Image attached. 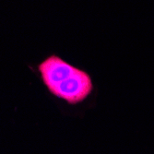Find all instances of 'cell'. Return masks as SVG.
<instances>
[{
  "mask_svg": "<svg viewBox=\"0 0 154 154\" xmlns=\"http://www.w3.org/2000/svg\"><path fill=\"white\" fill-rule=\"evenodd\" d=\"M41 79L55 97L69 104L85 101L92 93L94 83L91 76L57 54H51L38 66Z\"/></svg>",
  "mask_w": 154,
  "mask_h": 154,
  "instance_id": "obj_1",
  "label": "cell"
}]
</instances>
